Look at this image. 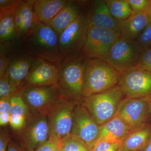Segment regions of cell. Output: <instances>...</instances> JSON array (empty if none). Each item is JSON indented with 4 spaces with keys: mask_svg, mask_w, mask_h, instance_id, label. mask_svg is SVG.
<instances>
[{
    "mask_svg": "<svg viewBox=\"0 0 151 151\" xmlns=\"http://www.w3.org/2000/svg\"><path fill=\"white\" fill-rule=\"evenodd\" d=\"M58 40L59 36L51 27L37 21L23 43L26 51L36 58L59 64L62 58Z\"/></svg>",
    "mask_w": 151,
    "mask_h": 151,
    "instance_id": "obj_2",
    "label": "cell"
},
{
    "mask_svg": "<svg viewBox=\"0 0 151 151\" xmlns=\"http://www.w3.org/2000/svg\"><path fill=\"white\" fill-rule=\"evenodd\" d=\"M124 96L118 84L105 92L84 97L82 103L93 120L101 126L115 116Z\"/></svg>",
    "mask_w": 151,
    "mask_h": 151,
    "instance_id": "obj_4",
    "label": "cell"
},
{
    "mask_svg": "<svg viewBox=\"0 0 151 151\" xmlns=\"http://www.w3.org/2000/svg\"><path fill=\"white\" fill-rule=\"evenodd\" d=\"M100 130V126L93 120L83 104L77 103L73 113L70 136L92 149L97 142Z\"/></svg>",
    "mask_w": 151,
    "mask_h": 151,
    "instance_id": "obj_12",
    "label": "cell"
},
{
    "mask_svg": "<svg viewBox=\"0 0 151 151\" xmlns=\"http://www.w3.org/2000/svg\"><path fill=\"white\" fill-rule=\"evenodd\" d=\"M121 74L104 60L86 58L83 97L105 92L117 86Z\"/></svg>",
    "mask_w": 151,
    "mask_h": 151,
    "instance_id": "obj_3",
    "label": "cell"
},
{
    "mask_svg": "<svg viewBox=\"0 0 151 151\" xmlns=\"http://www.w3.org/2000/svg\"><path fill=\"white\" fill-rule=\"evenodd\" d=\"M133 131L121 118L115 116L105 124L100 126L97 142H108L121 143Z\"/></svg>",
    "mask_w": 151,
    "mask_h": 151,
    "instance_id": "obj_18",
    "label": "cell"
},
{
    "mask_svg": "<svg viewBox=\"0 0 151 151\" xmlns=\"http://www.w3.org/2000/svg\"><path fill=\"white\" fill-rule=\"evenodd\" d=\"M120 145V143H116L114 144L108 151H118Z\"/></svg>",
    "mask_w": 151,
    "mask_h": 151,
    "instance_id": "obj_41",
    "label": "cell"
},
{
    "mask_svg": "<svg viewBox=\"0 0 151 151\" xmlns=\"http://www.w3.org/2000/svg\"><path fill=\"white\" fill-rule=\"evenodd\" d=\"M7 151H27L18 143L11 139L8 146Z\"/></svg>",
    "mask_w": 151,
    "mask_h": 151,
    "instance_id": "obj_38",
    "label": "cell"
},
{
    "mask_svg": "<svg viewBox=\"0 0 151 151\" xmlns=\"http://www.w3.org/2000/svg\"><path fill=\"white\" fill-rule=\"evenodd\" d=\"M136 66L151 72V47L141 51L139 61Z\"/></svg>",
    "mask_w": 151,
    "mask_h": 151,
    "instance_id": "obj_30",
    "label": "cell"
},
{
    "mask_svg": "<svg viewBox=\"0 0 151 151\" xmlns=\"http://www.w3.org/2000/svg\"><path fill=\"white\" fill-rule=\"evenodd\" d=\"M121 36L115 31L90 27L82 54L86 58H97L105 60L113 45Z\"/></svg>",
    "mask_w": 151,
    "mask_h": 151,
    "instance_id": "obj_11",
    "label": "cell"
},
{
    "mask_svg": "<svg viewBox=\"0 0 151 151\" xmlns=\"http://www.w3.org/2000/svg\"><path fill=\"white\" fill-rule=\"evenodd\" d=\"M9 113L10 115H22L26 119L31 115L28 107L23 99L21 93L15 94L11 97Z\"/></svg>",
    "mask_w": 151,
    "mask_h": 151,
    "instance_id": "obj_26",
    "label": "cell"
},
{
    "mask_svg": "<svg viewBox=\"0 0 151 151\" xmlns=\"http://www.w3.org/2000/svg\"><path fill=\"white\" fill-rule=\"evenodd\" d=\"M11 115L9 112L0 113V126L1 127H5L9 124Z\"/></svg>",
    "mask_w": 151,
    "mask_h": 151,
    "instance_id": "obj_39",
    "label": "cell"
},
{
    "mask_svg": "<svg viewBox=\"0 0 151 151\" xmlns=\"http://www.w3.org/2000/svg\"><path fill=\"white\" fill-rule=\"evenodd\" d=\"M119 85L126 98L151 100V72L135 66L121 73Z\"/></svg>",
    "mask_w": 151,
    "mask_h": 151,
    "instance_id": "obj_10",
    "label": "cell"
},
{
    "mask_svg": "<svg viewBox=\"0 0 151 151\" xmlns=\"http://www.w3.org/2000/svg\"><path fill=\"white\" fill-rule=\"evenodd\" d=\"M145 12L151 22V1H149L148 6Z\"/></svg>",
    "mask_w": 151,
    "mask_h": 151,
    "instance_id": "obj_40",
    "label": "cell"
},
{
    "mask_svg": "<svg viewBox=\"0 0 151 151\" xmlns=\"http://www.w3.org/2000/svg\"><path fill=\"white\" fill-rule=\"evenodd\" d=\"M22 97L34 115H47L60 98L57 85L24 86Z\"/></svg>",
    "mask_w": 151,
    "mask_h": 151,
    "instance_id": "obj_7",
    "label": "cell"
},
{
    "mask_svg": "<svg viewBox=\"0 0 151 151\" xmlns=\"http://www.w3.org/2000/svg\"><path fill=\"white\" fill-rule=\"evenodd\" d=\"M22 0H0V9L14 11L18 7Z\"/></svg>",
    "mask_w": 151,
    "mask_h": 151,
    "instance_id": "obj_35",
    "label": "cell"
},
{
    "mask_svg": "<svg viewBox=\"0 0 151 151\" xmlns=\"http://www.w3.org/2000/svg\"><path fill=\"white\" fill-rule=\"evenodd\" d=\"M90 5L86 12L89 27L106 29L120 33L119 22L111 14L105 1H92Z\"/></svg>",
    "mask_w": 151,
    "mask_h": 151,
    "instance_id": "obj_16",
    "label": "cell"
},
{
    "mask_svg": "<svg viewBox=\"0 0 151 151\" xmlns=\"http://www.w3.org/2000/svg\"><path fill=\"white\" fill-rule=\"evenodd\" d=\"M114 144L106 142H99L94 145L92 151H108Z\"/></svg>",
    "mask_w": 151,
    "mask_h": 151,
    "instance_id": "obj_36",
    "label": "cell"
},
{
    "mask_svg": "<svg viewBox=\"0 0 151 151\" xmlns=\"http://www.w3.org/2000/svg\"><path fill=\"white\" fill-rule=\"evenodd\" d=\"M133 12H145L148 6V0H127Z\"/></svg>",
    "mask_w": 151,
    "mask_h": 151,
    "instance_id": "obj_32",
    "label": "cell"
},
{
    "mask_svg": "<svg viewBox=\"0 0 151 151\" xmlns=\"http://www.w3.org/2000/svg\"><path fill=\"white\" fill-rule=\"evenodd\" d=\"M34 0L22 1L19 6L22 21L23 25L22 43L26 39L35 23L37 21L33 6Z\"/></svg>",
    "mask_w": 151,
    "mask_h": 151,
    "instance_id": "obj_23",
    "label": "cell"
},
{
    "mask_svg": "<svg viewBox=\"0 0 151 151\" xmlns=\"http://www.w3.org/2000/svg\"><path fill=\"white\" fill-rule=\"evenodd\" d=\"M105 1L111 14L118 22L128 18L133 13L127 0Z\"/></svg>",
    "mask_w": 151,
    "mask_h": 151,
    "instance_id": "obj_24",
    "label": "cell"
},
{
    "mask_svg": "<svg viewBox=\"0 0 151 151\" xmlns=\"http://www.w3.org/2000/svg\"><path fill=\"white\" fill-rule=\"evenodd\" d=\"M141 151H151V139L146 147Z\"/></svg>",
    "mask_w": 151,
    "mask_h": 151,
    "instance_id": "obj_42",
    "label": "cell"
},
{
    "mask_svg": "<svg viewBox=\"0 0 151 151\" xmlns=\"http://www.w3.org/2000/svg\"><path fill=\"white\" fill-rule=\"evenodd\" d=\"M50 136L47 115L31 114L24 127L16 131L14 137L19 145L27 151H35L48 140Z\"/></svg>",
    "mask_w": 151,
    "mask_h": 151,
    "instance_id": "obj_6",
    "label": "cell"
},
{
    "mask_svg": "<svg viewBox=\"0 0 151 151\" xmlns=\"http://www.w3.org/2000/svg\"><path fill=\"white\" fill-rule=\"evenodd\" d=\"M60 142V140L54 135H50L48 140L35 151H52Z\"/></svg>",
    "mask_w": 151,
    "mask_h": 151,
    "instance_id": "obj_33",
    "label": "cell"
},
{
    "mask_svg": "<svg viewBox=\"0 0 151 151\" xmlns=\"http://www.w3.org/2000/svg\"><path fill=\"white\" fill-rule=\"evenodd\" d=\"M147 98H126L122 100L115 116H118L133 130L146 125L150 115Z\"/></svg>",
    "mask_w": 151,
    "mask_h": 151,
    "instance_id": "obj_13",
    "label": "cell"
},
{
    "mask_svg": "<svg viewBox=\"0 0 151 151\" xmlns=\"http://www.w3.org/2000/svg\"><path fill=\"white\" fill-rule=\"evenodd\" d=\"M0 78V98L11 97L15 94L21 93L24 87L19 88L12 85L6 73Z\"/></svg>",
    "mask_w": 151,
    "mask_h": 151,
    "instance_id": "obj_28",
    "label": "cell"
},
{
    "mask_svg": "<svg viewBox=\"0 0 151 151\" xmlns=\"http://www.w3.org/2000/svg\"><path fill=\"white\" fill-rule=\"evenodd\" d=\"M141 52L135 41L121 36L113 45L105 61L122 73L137 65Z\"/></svg>",
    "mask_w": 151,
    "mask_h": 151,
    "instance_id": "obj_8",
    "label": "cell"
},
{
    "mask_svg": "<svg viewBox=\"0 0 151 151\" xmlns=\"http://www.w3.org/2000/svg\"><path fill=\"white\" fill-rule=\"evenodd\" d=\"M149 108H150V113L151 116V100L149 101Z\"/></svg>",
    "mask_w": 151,
    "mask_h": 151,
    "instance_id": "obj_44",
    "label": "cell"
},
{
    "mask_svg": "<svg viewBox=\"0 0 151 151\" xmlns=\"http://www.w3.org/2000/svg\"><path fill=\"white\" fill-rule=\"evenodd\" d=\"M86 58L81 54L64 58L60 62L57 86L61 97L75 101L84 98Z\"/></svg>",
    "mask_w": 151,
    "mask_h": 151,
    "instance_id": "obj_1",
    "label": "cell"
},
{
    "mask_svg": "<svg viewBox=\"0 0 151 151\" xmlns=\"http://www.w3.org/2000/svg\"><path fill=\"white\" fill-rule=\"evenodd\" d=\"M89 27L85 11L63 32L58 40L59 51L62 58L82 54Z\"/></svg>",
    "mask_w": 151,
    "mask_h": 151,
    "instance_id": "obj_5",
    "label": "cell"
},
{
    "mask_svg": "<svg viewBox=\"0 0 151 151\" xmlns=\"http://www.w3.org/2000/svg\"><path fill=\"white\" fill-rule=\"evenodd\" d=\"M146 12H133L128 18L119 22L121 36L135 41L150 22Z\"/></svg>",
    "mask_w": 151,
    "mask_h": 151,
    "instance_id": "obj_19",
    "label": "cell"
},
{
    "mask_svg": "<svg viewBox=\"0 0 151 151\" xmlns=\"http://www.w3.org/2000/svg\"><path fill=\"white\" fill-rule=\"evenodd\" d=\"M135 41L141 51L151 47V22L143 30Z\"/></svg>",
    "mask_w": 151,
    "mask_h": 151,
    "instance_id": "obj_29",
    "label": "cell"
},
{
    "mask_svg": "<svg viewBox=\"0 0 151 151\" xmlns=\"http://www.w3.org/2000/svg\"><path fill=\"white\" fill-rule=\"evenodd\" d=\"M17 45L12 43H0V78L4 76Z\"/></svg>",
    "mask_w": 151,
    "mask_h": 151,
    "instance_id": "obj_25",
    "label": "cell"
},
{
    "mask_svg": "<svg viewBox=\"0 0 151 151\" xmlns=\"http://www.w3.org/2000/svg\"><path fill=\"white\" fill-rule=\"evenodd\" d=\"M58 63L36 58L24 86L57 85L59 74Z\"/></svg>",
    "mask_w": 151,
    "mask_h": 151,
    "instance_id": "obj_14",
    "label": "cell"
},
{
    "mask_svg": "<svg viewBox=\"0 0 151 151\" xmlns=\"http://www.w3.org/2000/svg\"><path fill=\"white\" fill-rule=\"evenodd\" d=\"M10 98H0V113L9 112L10 110Z\"/></svg>",
    "mask_w": 151,
    "mask_h": 151,
    "instance_id": "obj_37",
    "label": "cell"
},
{
    "mask_svg": "<svg viewBox=\"0 0 151 151\" xmlns=\"http://www.w3.org/2000/svg\"><path fill=\"white\" fill-rule=\"evenodd\" d=\"M52 151H61V149H60V143L59 145L57 146L56 147H55V148L54 150H53Z\"/></svg>",
    "mask_w": 151,
    "mask_h": 151,
    "instance_id": "obj_43",
    "label": "cell"
},
{
    "mask_svg": "<svg viewBox=\"0 0 151 151\" xmlns=\"http://www.w3.org/2000/svg\"><path fill=\"white\" fill-rule=\"evenodd\" d=\"M61 151H92V149L82 141L70 135L60 140Z\"/></svg>",
    "mask_w": 151,
    "mask_h": 151,
    "instance_id": "obj_27",
    "label": "cell"
},
{
    "mask_svg": "<svg viewBox=\"0 0 151 151\" xmlns=\"http://www.w3.org/2000/svg\"><path fill=\"white\" fill-rule=\"evenodd\" d=\"M76 103L60 97L47 115L50 135L61 140L70 135Z\"/></svg>",
    "mask_w": 151,
    "mask_h": 151,
    "instance_id": "obj_9",
    "label": "cell"
},
{
    "mask_svg": "<svg viewBox=\"0 0 151 151\" xmlns=\"http://www.w3.org/2000/svg\"><path fill=\"white\" fill-rule=\"evenodd\" d=\"M11 139L9 130L1 129L0 132V151H7L8 146Z\"/></svg>",
    "mask_w": 151,
    "mask_h": 151,
    "instance_id": "obj_34",
    "label": "cell"
},
{
    "mask_svg": "<svg viewBox=\"0 0 151 151\" xmlns=\"http://www.w3.org/2000/svg\"><path fill=\"white\" fill-rule=\"evenodd\" d=\"M2 43L17 45L22 43L14 20L13 11L0 9V43Z\"/></svg>",
    "mask_w": 151,
    "mask_h": 151,
    "instance_id": "obj_21",
    "label": "cell"
},
{
    "mask_svg": "<svg viewBox=\"0 0 151 151\" xmlns=\"http://www.w3.org/2000/svg\"><path fill=\"white\" fill-rule=\"evenodd\" d=\"M151 139V126L146 124L132 131L120 143L118 151H141Z\"/></svg>",
    "mask_w": 151,
    "mask_h": 151,
    "instance_id": "obj_20",
    "label": "cell"
},
{
    "mask_svg": "<svg viewBox=\"0 0 151 151\" xmlns=\"http://www.w3.org/2000/svg\"><path fill=\"white\" fill-rule=\"evenodd\" d=\"M67 0H34L33 9L38 22L46 23L62 9Z\"/></svg>",
    "mask_w": 151,
    "mask_h": 151,
    "instance_id": "obj_22",
    "label": "cell"
},
{
    "mask_svg": "<svg viewBox=\"0 0 151 151\" xmlns=\"http://www.w3.org/2000/svg\"><path fill=\"white\" fill-rule=\"evenodd\" d=\"M36 58L26 51L23 53L14 52L6 73L14 86L23 88Z\"/></svg>",
    "mask_w": 151,
    "mask_h": 151,
    "instance_id": "obj_15",
    "label": "cell"
},
{
    "mask_svg": "<svg viewBox=\"0 0 151 151\" xmlns=\"http://www.w3.org/2000/svg\"><path fill=\"white\" fill-rule=\"evenodd\" d=\"M86 2L68 1L65 6L50 21L45 23L60 35L66 27L84 13Z\"/></svg>",
    "mask_w": 151,
    "mask_h": 151,
    "instance_id": "obj_17",
    "label": "cell"
},
{
    "mask_svg": "<svg viewBox=\"0 0 151 151\" xmlns=\"http://www.w3.org/2000/svg\"><path fill=\"white\" fill-rule=\"evenodd\" d=\"M26 122V118L22 115L19 114L11 115L9 124L12 129L14 131H18L22 129Z\"/></svg>",
    "mask_w": 151,
    "mask_h": 151,
    "instance_id": "obj_31",
    "label": "cell"
}]
</instances>
